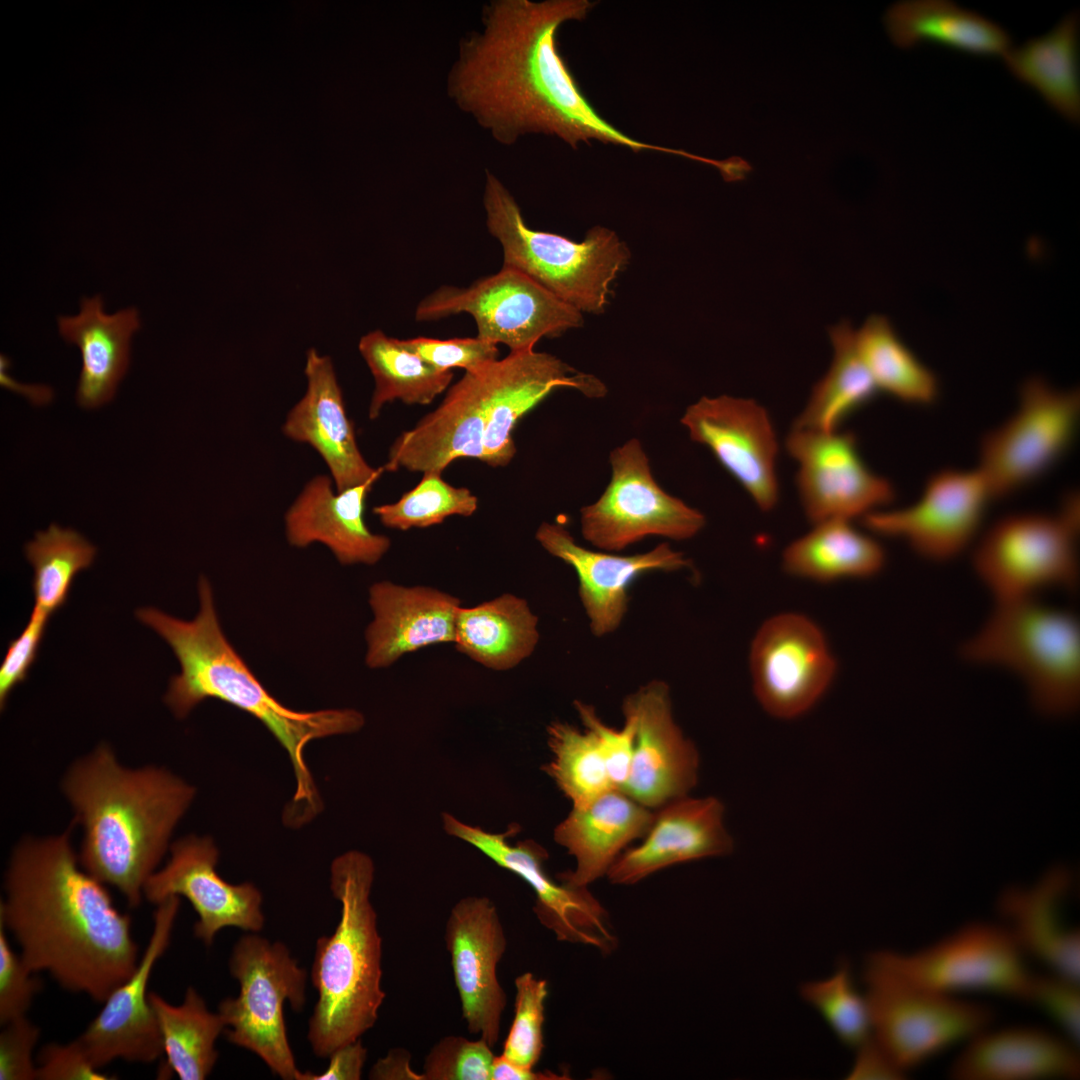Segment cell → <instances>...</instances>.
I'll use <instances>...</instances> for the list:
<instances>
[{
  "instance_id": "cell-2",
  "label": "cell",
  "mask_w": 1080,
  "mask_h": 1080,
  "mask_svg": "<svg viewBox=\"0 0 1080 1080\" xmlns=\"http://www.w3.org/2000/svg\"><path fill=\"white\" fill-rule=\"evenodd\" d=\"M63 833L26 837L4 877L0 923L34 972L103 1003L139 963L131 918L114 906L105 884L80 864Z\"/></svg>"
},
{
  "instance_id": "cell-23",
  "label": "cell",
  "mask_w": 1080,
  "mask_h": 1080,
  "mask_svg": "<svg viewBox=\"0 0 1080 1080\" xmlns=\"http://www.w3.org/2000/svg\"><path fill=\"white\" fill-rule=\"evenodd\" d=\"M485 429L482 461L507 465L516 453L513 430L518 421L550 393L571 387L587 397L607 389L595 376L578 372L558 357L534 349L509 352L481 369Z\"/></svg>"
},
{
  "instance_id": "cell-7",
  "label": "cell",
  "mask_w": 1080,
  "mask_h": 1080,
  "mask_svg": "<svg viewBox=\"0 0 1080 1080\" xmlns=\"http://www.w3.org/2000/svg\"><path fill=\"white\" fill-rule=\"evenodd\" d=\"M961 650L971 662L1018 674L1044 712L1066 713L1078 703L1080 624L1068 610L1036 597L995 602L984 625Z\"/></svg>"
},
{
  "instance_id": "cell-52",
  "label": "cell",
  "mask_w": 1080,
  "mask_h": 1080,
  "mask_svg": "<svg viewBox=\"0 0 1080 1080\" xmlns=\"http://www.w3.org/2000/svg\"><path fill=\"white\" fill-rule=\"evenodd\" d=\"M11 948L0 923V1023L24 1017L41 988L39 979Z\"/></svg>"
},
{
  "instance_id": "cell-13",
  "label": "cell",
  "mask_w": 1080,
  "mask_h": 1080,
  "mask_svg": "<svg viewBox=\"0 0 1080 1080\" xmlns=\"http://www.w3.org/2000/svg\"><path fill=\"white\" fill-rule=\"evenodd\" d=\"M1080 418V393L1060 390L1041 377L1025 381L1017 410L981 439L977 469L993 499L1003 498L1047 473L1072 446Z\"/></svg>"
},
{
  "instance_id": "cell-27",
  "label": "cell",
  "mask_w": 1080,
  "mask_h": 1080,
  "mask_svg": "<svg viewBox=\"0 0 1080 1080\" xmlns=\"http://www.w3.org/2000/svg\"><path fill=\"white\" fill-rule=\"evenodd\" d=\"M660 808L644 841L622 852L608 870L611 883L635 884L671 865L724 856L733 850L719 799L687 795Z\"/></svg>"
},
{
  "instance_id": "cell-19",
  "label": "cell",
  "mask_w": 1080,
  "mask_h": 1080,
  "mask_svg": "<svg viewBox=\"0 0 1080 1080\" xmlns=\"http://www.w3.org/2000/svg\"><path fill=\"white\" fill-rule=\"evenodd\" d=\"M444 940L467 1029L494 1047L507 996L497 967L507 940L495 904L487 897L460 899L445 924Z\"/></svg>"
},
{
  "instance_id": "cell-10",
  "label": "cell",
  "mask_w": 1080,
  "mask_h": 1080,
  "mask_svg": "<svg viewBox=\"0 0 1080 1080\" xmlns=\"http://www.w3.org/2000/svg\"><path fill=\"white\" fill-rule=\"evenodd\" d=\"M863 981L871 1036L904 1072L988 1029L986 1004L911 985L866 963Z\"/></svg>"
},
{
  "instance_id": "cell-12",
  "label": "cell",
  "mask_w": 1080,
  "mask_h": 1080,
  "mask_svg": "<svg viewBox=\"0 0 1080 1080\" xmlns=\"http://www.w3.org/2000/svg\"><path fill=\"white\" fill-rule=\"evenodd\" d=\"M466 313L473 317L478 338L506 345L510 352L534 349L543 337L580 326V311L536 281L504 267L468 287L441 286L419 302L417 321H434Z\"/></svg>"
},
{
  "instance_id": "cell-16",
  "label": "cell",
  "mask_w": 1080,
  "mask_h": 1080,
  "mask_svg": "<svg viewBox=\"0 0 1080 1080\" xmlns=\"http://www.w3.org/2000/svg\"><path fill=\"white\" fill-rule=\"evenodd\" d=\"M992 500L990 488L977 468H947L928 478L915 503L871 512L861 522L875 535L905 541L925 559L946 561L976 538Z\"/></svg>"
},
{
  "instance_id": "cell-34",
  "label": "cell",
  "mask_w": 1080,
  "mask_h": 1080,
  "mask_svg": "<svg viewBox=\"0 0 1080 1080\" xmlns=\"http://www.w3.org/2000/svg\"><path fill=\"white\" fill-rule=\"evenodd\" d=\"M60 335L82 357L76 400L85 409L110 402L130 361V341L140 328L139 313L129 307L106 314L101 295L82 298L76 316L58 318Z\"/></svg>"
},
{
  "instance_id": "cell-31",
  "label": "cell",
  "mask_w": 1080,
  "mask_h": 1080,
  "mask_svg": "<svg viewBox=\"0 0 1080 1080\" xmlns=\"http://www.w3.org/2000/svg\"><path fill=\"white\" fill-rule=\"evenodd\" d=\"M948 1075L955 1080L1076 1079V1044L1036 1027L980 1032L966 1042Z\"/></svg>"
},
{
  "instance_id": "cell-11",
  "label": "cell",
  "mask_w": 1080,
  "mask_h": 1080,
  "mask_svg": "<svg viewBox=\"0 0 1080 1080\" xmlns=\"http://www.w3.org/2000/svg\"><path fill=\"white\" fill-rule=\"evenodd\" d=\"M1004 925L973 922L915 953L876 951L868 964L921 988L954 995L978 991L1025 1001L1032 973Z\"/></svg>"
},
{
  "instance_id": "cell-8",
  "label": "cell",
  "mask_w": 1080,
  "mask_h": 1080,
  "mask_svg": "<svg viewBox=\"0 0 1080 1080\" xmlns=\"http://www.w3.org/2000/svg\"><path fill=\"white\" fill-rule=\"evenodd\" d=\"M1080 501L1066 495L1054 513H1013L979 538L972 566L995 602L1036 597L1045 588L1074 590L1079 577Z\"/></svg>"
},
{
  "instance_id": "cell-60",
  "label": "cell",
  "mask_w": 1080,
  "mask_h": 1080,
  "mask_svg": "<svg viewBox=\"0 0 1080 1080\" xmlns=\"http://www.w3.org/2000/svg\"><path fill=\"white\" fill-rule=\"evenodd\" d=\"M10 360L6 355L0 358V381L1 385L24 395L34 405H46L54 397L53 390L46 385H27L14 380L8 373Z\"/></svg>"
},
{
  "instance_id": "cell-45",
  "label": "cell",
  "mask_w": 1080,
  "mask_h": 1080,
  "mask_svg": "<svg viewBox=\"0 0 1080 1080\" xmlns=\"http://www.w3.org/2000/svg\"><path fill=\"white\" fill-rule=\"evenodd\" d=\"M478 507V498L465 487H455L442 473H423L421 481L393 503L373 508L380 522L391 529L406 531L442 523L447 517H469Z\"/></svg>"
},
{
  "instance_id": "cell-5",
  "label": "cell",
  "mask_w": 1080,
  "mask_h": 1080,
  "mask_svg": "<svg viewBox=\"0 0 1080 1080\" xmlns=\"http://www.w3.org/2000/svg\"><path fill=\"white\" fill-rule=\"evenodd\" d=\"M374 863L352 850L331 865V890L341 903L339 923L331 936L316 942L311 971L318 992L308 1023V1040L319 1057H329L371 1029L385 999L382 938L370 901Z\"/></svg>"
},
{
  "instance_id": "cell-46",
  "label": "cell",
  "mask_w": 1080,
  "mask_h": 1080,
  "mask_svg": "<svg viewBox=\"0 0 1080 1080\" xmlns=\"http://www.w3.org/2000/svg\"><path fill=\"white\" fill-rule=\"evenodd\" d=\"M801 996L820 1013L844 1045L857 1048L871 1036L867 1001L858 992L847 962L841 963L826 979L804 983Z\"/></svg>"
},
{
  "instance_id": "cell-33",
  "label": "cell",
  "mask_w": 1080,
  "mask_h": 1080,
  "mask_svg": "<svg viewBox=\"0 0 1080 1080\" xmlns=\"http://www.w3.org/2000/svg\"><path fill=\"white\" fill-rule=\"evenodd\" d=\"M1071 884L1067 870L1052 869L1032 887L1006 890L997 910L1025 955L1079 981L1080 933L1066 925L1062 914Z\"/></svg>"
},
{
  "instance_id": "cell-21",
  "label": "cell",
  "mask_w": 1080,
  "mask_h": 1080,
  "mask_svg": "<svg viewBox=\"0 0 1080 1080\" xmlns=\"http://www.w3.org/2000/svg\"><path fill=\"white\" fill-rule=\"evenodd\" d=\"M170 859L146 881L144 897L159 904L171 896H183L199 919L197 938L211 945L225 927L257 933L264 926L262 895L251 883H228L216 871L219 852L210 837L195 835L170 845Z\"/></svg>"
},
{
  "instance_id": "cell-35",
  "label": "cell",
  "mask_w": 1080,
  "mask_h": 1080,
  "mask_svg": "<svg viewBox=\"0 0 1080 1080\" xmlns=\"http://www.w3.org/2000/svg\"><path fill=\"white\" fill-rule=\"evenodd\" d=\"M892 43L901 49L930 43L978 57H1004L1011 39L998 23L947 0H905L883 17Z\"/></svg>"
},
{
  "instance_id": "cell-48",
  "label": "cell",
  "mask_w": 1080,
  "mask_h": 1080,
  "mask_svg": "<svg viewBox=\"0 0 1080 1080\" xmlns=\"http://www.w3.org/2000/svg\"><path fill=\"white\" fill-rule=\"evenodd\" d=\"M481 1038L459 1035L441 1038L432 1046L423 1063L424 1080H491L495 1054Z\"/></svg>"
},
{
  "instance_id": "cell-54",
  "label": "cell",
  "mask_w": 1080,
  "mask_h": 1080,
  "mask_svg": "<svg viewBox=\"0 0 1080 1080\" xmlns=\"http://www.w3.org/2000/svg\"><path fill=\"white\" fill-rule=\"evenodd\" d=\"M0 1034V1080L37 1079L32 1054L40 1030L25 1016L3 1025Z\"/></svg>"
},
{
  "instance_id": "cell-49",
  "label": "cell",
  "mask_w": 1080,
  "mask_h": 1080,
  "mask_svg": "<svg viewBox=\"0 0 1080 1080\" xmlns=\"http://www.w3.org/2000/svg\"><path fill=\"white\" fill-rule=\"evenodd\" d=\"M401 345L429 365L443 371L453 368L477 371L498 360V345L473 338L435 339L416 337L400 339Z\"/></svg>"
},
{
  "instance_id": "cell-53",
  "label": "cell",
  "mask_w": 1080,
  "mask_h": 1080,
  "mask_svg": "<svg viewBox=\"0 0 1080 1080\" xmlns=\"http://www.w3.org/2000/svg\"><path fill=\"white\" fill-rule=\"evenodd\" d=\"M49 615L34 607L21 634L12 640L0 667V706L3 709L11 691L28 675L37 658Z\"/></svg>"
},
{
  "instance_id": "cell-50",
  "label": "cell",
  "mask_w": 1080,
  "mask_h": 1080,
  "mask_svg": "<svg viewBox=\"0 0 1080 1080\" xmlns=\"http://www.w3.org/2000/svg\"><path fill=\"white\" fill-rule=\"evenodd\" d=\"M1025 1002L1041 1008L1055 1021L1064 1037L1078 1046L1080 1038L1079 981L1053 973H1032Z\"/></svg>"
},
{
  "instance_id": "cell-43",
  "label": "cell",
  "mask_w": 1080,
  "mask_h": 1080,
  "mask_svg": "<svg viewBox=\"0 0 1080 1080\" xmlns=\"http://www.w3.org/2000/svg\"><path fill=\"white\" fill-rule=\"evenodd\" d=\"M25 554L34 569V607L50 616L66 602L76 574L93 563L96 548L78 532L52 524L26 544Z\"/></svg>"
},
{
  "instance_id": "cell-20",
  "label": "cell",
  "mask_w": 1080,
  "mask_h": 1080,
  "mask_svg": "<svg viewBox=\"0 0 1080 1080\" xmlns=\"http://www.w3.org/2000/svg\"><path fill=\"white\" fill-rule=\"evenodd\" d=\"M179 904L178 896L157 904L152 934L136 970L110 993L99 1014L76 1039L97 1069L115 1059L151 1063L164 1053L147 986L156 962L170 943Z\"/></svg>"
},
{
  "instance_id": "cell-38",
  "label": "cell",
  "mask_w": 1080,
  "mask_h": 1080,
  "mask_svg": "<svg viewBox=\"0 0 1080 1080\" xmlns=\"http://www.w3.org/2000/svg\"><path fill=\"white\" fill-rule=\"evenodd\" d=\"M815 525L785 549L782 564L787 573L830 582L872 577L884 568L882 545L849 520L832 519Z\"/></svg>"
},
{
  "instance_id": "cell-40",
  "label": "cell",
  "mask_w": 1080,
  "mask_h": 1080,
  "mask_svg": "<svg viewBox=\"0 0 1080 1080\" xmlns=\"http://www.w3.org/2000/svg\"><path fill=\"white\" fill-rule=\"evenodd\" d=\"M163 1041L166 1064L160 1076L175 1073L182 1080H203L212 1071L218 1052L215 1042L225 1031L222 1016L212 1013L199 993L188 987L184 1001L171 1005L158 994L149 993Z\"/></svg>"
},
{
  "instance_id": "cell-42",
  "label": "cell",
  "mask_w": 1080,
  "mask_h": 1080,
  "mask_svg": "<svg viewBox=\"0 0 1080 1080\" xmlns=\"http://www.w3.org/2000/svg\"><path fill=\"white\" fill-rule=\"evenodd\" d=\"M855 340L878 391L914 405H930L937 400L938 378L900 339L886 317H868L856 331Z\"/></svg>"
},
{
  "instance_id": "cell-58",
  "label": "cell",
  "mask_w": 1080,
  "mask_h": 1080,
  "mask_svg": "<svg viewBox=\"0 0 1080 1080\" xmlns=\"http://www.w3.org/2000/svg\"><path fill=\"white\" fill-rule=\"evenodd\" d=\"M409 1051L395 1048L379 1059L371 1068L370 1079L375 1080H424L422 1073L415 1072L410 1064Z\"/></svg>"
},
{
  "instance_id": "cell-56",
  "label": "cell",
  "mask_w": 1080,
  "mask_h": 1080,
  "mask_svg": "<svg viewBox=\"0 0 1080 1080\" xmlns=\"http://www.w3.org/2000/svg\"><path fill=\"white\" fill-rule=\"evenodd\" d=\"M850 1080H900L907 1073L900 1069L883 1048L870 1036L857 1048Z\"/></svg>"
},
{
  "instance_id": "cell-1",
  "label": "cell",
  "mask_w": 1080,
  "mask_h": 1080,
  "mask_svg": "<svg viewBox=\"0 0 1080 1080\" xmlns=\"http://www.w3.org/2000/svg\"><path fill=\"white\" fill-rule=\"evenodd\" d=\"M590 0H495L480 32L466 37L447 91L492 137L506 145L529 134L555 136L573 149L591 140L632 152L697 154L639 141L605 120L585 97L558 50L557 32L587 17Z\"/></svg>"
},
{
  "instance_id": "cell-6",
  "label": "cell",
  "mask_w": 1080,
  "mask_h": 1080,
  "mask_svg": "<svg viewBox=\"0 0 1080 1080\" xmlns=\"http://www.w3.org/2000/svg\"><path fill=\"white\" fill-rule=\"evenodd\" d=\"M483 205L487 229L502 248V266L524 273L581 313L604 311L611 284L630 258L613 230L597 226L575 242L531 229L514 197L490 171Z\"/></svg>"
},
{
  "instance_id": "cell-57",
  "label": "cell",
  "mask_w": 1080,
  "mask_h": 1080,
  "mask_svg": "<svg viewBox=\"0 0 1080 1080\" xmlns=\"http://www.w3.org/2000/svg\"><path fill=\"white\" fill-rule=\"evenodd\" d=\"M322 1073L301 1072L298 1080H359L367 1059V1049L360 1039L336 1049Z\"/></svg>"
},
{
  "instance_id": "cell-26",
  "label": "cell",
  "mask_w": 1080,
  "mask_h": 1080,
  "mask_svg": "<svg viewBox=\"0 0 1080 1080\" xmlns=\"http://www.w3.org/2000/svg\"><path fill=\"white\" fill-rule=\"evenodd\" d=\"M304 373L306 392L287 414L283 433L317 451L337 492L376 481L384 469L370 466L359 449L332 360L310 348Z\"/></svg>"
},
{
  "instance_id": "cell-55",
  "label": "cell",
  "mask_w": 1080,
  "mask_h": 1080,
  "mask_svg": "<svg viewBox=\"0 0 1080 1080\" xmlns=\"http://www.w3.org/2000/svg\"><path fill=\"white\" fill-rule=\"evenodd\" d=\"M37 1079L42 1080H107L88 1060L77 1040L68 1044L51 1043L44 1046L37 1060Z\"/></svg>"
},
{
  "instance_id": "cell-17",
  "label": "cell",
  "mask_w": 1080,
  "mask_h": 1080,
  "mask_svg": "<svg viewBox=\"0 0 1080 1080\" xmlns=\"http://www.w3.org/2000/svg\"><path fill=\"white\" fill-rule=\"evenodd\" d=\"M442 820L447 834L474 846L531 886L536 895L534 911L558 940L590 945L603 953L615 949L617 939L608 922V914L586 888L553 882L544 869L547 852L537 842L508 843L506 839L518 826H511L505 833H490L461 822L449 813H444Z\"/></svg>"
},
{
  "instance_id": "cell-22",
  "label": "cell",
  "mask_w": 1080,
  "mask_h": 1080,
  "mask_svg": "<svg viewBox=\"0 0 1080 1080\" xmlns=\"http://www.w3.org/2000/svg\"><path fill=\"white\" fill-rule=\"evenodd\" d=\"M622 709L635 719V738L621 790L649 809L687 796L697 784L699 753L674 720L667 684H645L624 699Z\"/></svg>"
},
{
  "instance_id": "cell-44",
  "label": "cell",
  "mask_w": 1080,
  "mask_h": 1080,
  "mask_svg": "<svg viewBox=\"0 0 1080 1080\" xmlns=\"http://www.w3.org/2000/svg\"><path fill=\"white\" fill-rule=\"evenodd\" d=\"M547 742L552 758L542 769L574 807L585 805L616 788L600 749L587 729L582 731L567 722L554 721L547 727Z\"/></svg>"
},
{
  "instance_id": "cell-25",
  "label": "cell",
  "mask_w": 1080,
  "mask_h": 1080,
  "mask_svg": "<svg viewBox=\"0 0 1080 1080\" xmlns=\"http://www.w3.org/2000/svg\"><path fill=\"white\" fill-rule=\"evenodd\" d=\"M536 539L551 555L571 566L578 577V594L593 635H608L621 625L628 609V588L640 575L691 567L682 552L667 543L635 555L597 552L579 545L561 524L543 522Z\"/></svg>"
},
{
  "instance_id": "cell-41",
  "label": "cell",
  "mask_w": 1080,
  "mask_h": 1080,
  "mask_svg": "<svg viewBox=\"0 0 1080 1080\" xmlns=\"http://www.w3.org/2000/svg\"><path fill=\"white\" fill-rule=\"evenodd\" d=\"M359 352L374 379L368 416L376 419L382 408L395 400L405 404L426 405L445 391L453 379L452 371L439 370L404 348L400 339L381 330L363 335Z\"/></svg>"
},
{
  "instance_id": "cell-59",
  "label": "cell",
  "mask_w": 1080,
  "mask_h": 1080,
  "mask_svg": "<svg viewBox=\"0 0 1080 1080\" xmlns=\"http://www.w3.org/2000/svg\"><path fill=\"white\" fill-rule=\"evenodd\" d=\"M569 1079L567 1074H559L551 1071H534L533 1069L518 1066L507 1060L502 1055L495 1056L491 1080H562Z\"/></svg>"
},
{
  "instance_id": "cell-37",
  "label": "cell",
  "mask_w": 1080,
  "mask_h": 1080,
  "mask_svg": "<svg viewBox=\"0 0 1080 1080\" xmlns=\"http://www.w3.org/2000/svg\"><path fill=\"white\" fill-rule=\"evenodd\" d=\"M1011 74L1036 91L1067 121L1080 119L1079 14L1064 16L1048 33L1004 56Z\"/></svg>"
},
{
  "instance_id": "cell-30",
  "label": "cell",
  "mask_w": 1080,
  "mask_h": 1080,
  "mask_svg": "<svg viewBox=\"0 0 1080 1080\" xmlns=\"http://www.w3.org/2000/svg\"><path fill=\"white\" fill-rule=\"evenodd\" d=\"M480 371L465 372L434 411L395 439L384 470L442 473L459 458L482 461L485 406Z\"/></svg>"
},
{
  "instance_id": "cell-29",
  "label": "cell",
  "mask_w": 1080,
  "mask_h": 1080,
  "mask_svg": "<svg viewBox=\"0 0 1080 1080\" xmlns=\"http://www.w3.org/2000/svg\"><path fill=\"white\" fill-rule=\"evenodd\" d=\"M374 482L337 492L332 478L313 477L285 514L288 542L298 548L322 543L343 565L376 564L391 541L372 533L364 520L365 501Z\"/></svg>"
},
{
  "instance_id": "cell-36",
  "label": "cell",
  "mask_w": 1080,
  "mask_h": 1080,
  "mask_svg": "<svg viewBox=\"0 0 1080 1080\" xmlns=\"http://www.w3.org/2000/svg\"><path fill=\"white\" fill-rule=\"evenodd\" d=\"M539 641L538 618L528 602L505 593L474 607H460L454 644L475 662L497 671L528 658Z\"/></svg>"
},
{
  "instance_id": "cell-18",
  "label": "cell",
  "mask_w": 1080,
  "mask_h": 1080,
  "mask_svg": "<svg viewBox=\"0 0 1080 1080\" xmlns=\"http://www.w3.org/2000/svg\"><path fill=\"white\" fill-rule=\"evenodd\" d=\"M786 447L799 463L796 482L801 502L815 524L862 518L895 499L894 486L865 464L851 432L792 428Z\"/></svg>"
},
{
  "instance_id": "cell-32",
  "label": "cell",
  "mask_w": 1080,
  "mask_h": 1080,
  "mask_svg": "<svg viewBox=\"0 0 1080 1080\" xmlns=\"http://www.w3.org/2000/svg\"><path fill=\"white\" fill-rule=\"evenodd\" d=\"M655 813L621 789H611L589 803L574 807L554 830L556 843L576 860V868L558 878L572 888L607 874L623 849L645 836Z\"/></svg>"
},
{
  "instance_id": "cell-51",
  "label": "cell",
  "mask_w": 1080,
  "mask_h": 1080,
  "mask_svg": "<svg viewBox=\"0 0 1080 1080\" xmlns=\"http://www.w3.org/2000/svg\"><path fill=\"white\" fill-rule=\"evenodd\" d=\"M574 706L583 727L593 735L600 749L613 785L621 789L628 778L632 761L634 717L623 711L624 725L621 729H615L601 720L592 705L577 700Z\"/></svg>"
},
{
  "instance_id": "cell-14",
  "label": "cell",
  "mask_w": 1080,
  "mask_h": 1080,
  "mask_svg": "<svg viewBox=\"0 0 1080 1080\" xmlns=\"http://www.w3.org/2000/svg\"><path fill=\"white\" fill-rule=\"evenodd\" d=\"M610 463L606 490L581 510L585 540L602 550L620 551L648 536L684 540L702 530L704 515L657 484L637 439L615 448Z\"/></svg>"
},
{
  "instance_id": "cell-4",
  "label": "cell",
  "mask_w": 1080,
  "mask_h": 1080,
  "mask_svg": "<svg viewBox=\"0 0 1080 1080\" xmlns=\"http://www.w3.org/2000/svg\"><path fill=\"white\" fill-rule=\"evenodd\" d=\"M62 790L83 830L81 866L139 906L194 787L164 768H127L102 744L70 766Z\"/></svg>"
},
{
  "instance_id": "cell-3",
  "label": "cell",
  "mask_w": 1080,
  "mask_h": 1080,
  "mask_svg": "<svg viewBox=\"0 0 1080 1080\" xmlns=\"http://www.w3.org/2000/svg\"><path fill=\"white\" fill-rule=\"evenodd\" d=\"M200 610L191 621L172 617L156 608H140L137 618L171 647L180 673L170 680L164 697L178 718L186 717L200 702L219 699L259 720L286 750L293 766L296 791L284 820L302 825L322 808L313 777L304 759L308 743L332 735L360 730L364 716L354 709L295 711L273 697L225 637L206 577L198 582Z\"/></svg>"
},
{
  "instance_id": "cell-9",
  "label": "cell",
  "mask_w": 1080,
  "mask_h": 1080,
  "mask_svg": "<svg viewBox=\"0 0 1080 1080\" xmlns=\"http://www.w3.org/2000/svg\"><path fill=\"white\" fill-rule=\"evenodd\" d=\"M240 992L224 999L218 1013L227 1040L258 1055L284 1080H298V1070L287 1038L283 1006L295 1011L305 1004L307 973L281 942L271 943L256 934L242 936L229 960Z\"/></svg>"
},
{
  "instance_id": "cell-15",
  "label": "cell",
  "mask_w": 1080,
  "mask_h": 1080,
  "mask_svg": "<svg viewBox=\"0 0 1080 1080\" xmlns=\"http://www.w3.org/2000/svg\"><path fill=\"white\" fill-rule=\"evenodd\" d=\"M836 669L823 631L803 614L769 618L752 641L753 691L775 718L789 720L808 712L831 685Z\"/></svg>"
},
{
  "instance_id": "cell-28",
  "label": "cell",
  "mask_w": 1080,
  "mask_h": 1080,
  "mask_svg": "<svg viewBox=\"0 0 1080 1080\" xmlns=\"http://www.w3.org/2000/svg\"><path fill=\"white\" fill-rule=\"evenodd\" d=\"M373 620L365 632L368 667L384 668L403 655L455 640L460 600L429 586H403L389 581L369 588Z\"/></svg>"
},
{
  "instance_id": "cell-39",
  "label": "cell",
  "mask_w": 1080,
  "mask_h": 1080,
  "mask_svg": "<svg viewBox=\"0 0 1080 1080\" xmlns=\"http://www.w3.org/2000/svg\"><path fill=\"white\" fill-rule=\"evenodd\" d=\"M855 333L847 320L829 328L834 351L832 363L813 387L793 429L837 431L845 418L879 392L858 353Z\"/></svg>"
},
{
  "instance_id": "cell-24",
  "label": "cell",
  "mask_w": 1080,
  "mask_h": 1080,
  "mask_svg": "<svg viewBox=\"0 0 1080 1080\" xmlns=\"http://www.w3.org/2000/svg\"><path fill=\"white\" fill-rule=\"evenodd\" d=\"M681 423L693 441L706 445L763 511L778 501V444L766 410L750 399L703 397Z\"/></svg>"
},
{
  "instance_id": "cell-47",
  "label": "cell",
  "mask_w": 1080,
  "mask_h": 1080,
  "mask_svg": "<svg viewBox=\"0 0 1080 1080\" xmlns=\"http://www.w3.org/2000/svg\"><path fill=\"white\" fill-rule=\"evenodd\" d=\"M514 1018L501 1055L512 1063L534 1069L543 1048L547 982L525 972L515 979Z\"/></svg>"
}]
</instances>
